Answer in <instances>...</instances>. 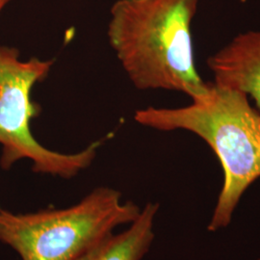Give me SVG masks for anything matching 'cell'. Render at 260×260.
<instances>
[{
	"instance_id": "cell-7",
	"label": "cell",
	"mask_w": 260,
	"mask_h": 260,
	"mask_svg": "<svg viewBox=\"0 0 260 260\" xmlns=\"http://www.w3.org/2000/svg\"><path fill=\"white\" fill-rule=\"evenodd\" d=\"M258 260H260V258H259V259H258Z\"/></svg>"
},
{
	"instance_id": "cell-4",
	"label": "cell",
	"mask_w": 260,
	"mask_h": 260,
	"mask_svg": "<svg viewBox=\"0 0 260 260\" xmlns=\"http://www.w3.org/2000/svg\"><path fill=\"white\" fill-rule=\"evenodd\" d=\"M11 1L0 0V15ZM52 65V61L36 57L22 61L18 49L0 47V166L3 170L29 159L35 173L68 179L90 167L96 156L101 142L78 152L63 153L44 147L31 132L30 123L39 113L31 92L47 77Z\"/></svg>"
},
{
	"instance_id": "cell-2",
	"label": "cell",
	"mask_w": 260,
	"mask_h": 260,
	"mask_svg": "<svg viewBox=\"0 0 260 260\" xmlns=\"http://www.w3.org/2000/svg\"><path fill=\"white\" fill-rule=\"evenodd\" d=\"M134 119L160 131L192 132L211 148L223 169V182L207 229L226 228L242 196L260 177V114L248 95L212 82L188 106L148 107L136 111Z\"/></svg>"
},
{
	"instance_id": "cell-6",
	"label": "cell",
	"mask_w": 260,
	"mask_h": 260,
	"mask_svg": "<svg viewBox=\"0 0 260 260\" xmlns=\"http://www.w3.org/2000/svg\"><path fill=\"white\" fill-rule=\"evenodd\" d=\"M158 204L149 203L127 230L111 233L76 260H142L154 240Z\"/></svg>"
},
{
	"instance_id": "cell-1",
	"label": "cell",
	"mask_w": 260,
	"mask_h": 260,
	"mask_svg": "<svg viewBox=\"0 0 260 260\" xmlns=\"http://www.w3.org/2000/svg\"><path fill=\"white\" fill-rule=\"evenodd\" d=\"M199 0H117L107 37L131 83L191 100L209 88L196 69L192 23Z\"/></svg>"
},
{
	"instance_id": "cell-5",
	"label": "cell",
	"mask_w": 260,
	"mask_h": 260,
	"mask_svg": "<svg viewBox=\"0 0 260 260\" xmlns=\"http://www.w3.org/2000/svg\"><path fill=\"white\" fill-rule=\"evenodd\" d=\"M214 84L250 95L260 114V31L242 33L210 56Z\"/></svg>"
},
{
	"instance_id": "cell-3",
	"label": "cell",
	"mask_w": 260,
	"mask_h": 260,
	"mask_svg": "<svg viewBox=\"0 0 260 260\" xmlns=\"http://www.w3.org/2000/svg\"><path fill=\"white\" fill-rule=\"evenodd\" d=\"M140 212L118 190L98 187L66 208L26 214L0 209V241L22 260H76Z\"/></svg>"
}]
</instances>
